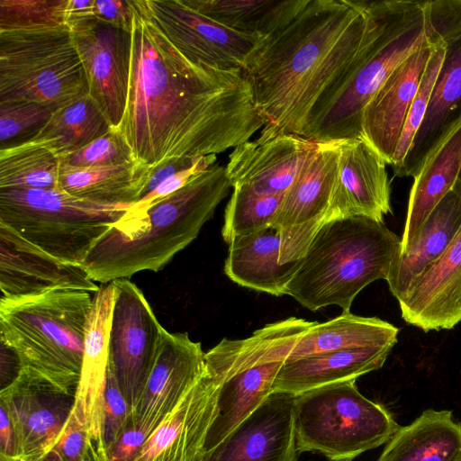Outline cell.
I'll return each mask as SVG.
<instances>
[{"label":"cell","instance_id":"obj_1","mask_svg":"<svg viewBox=\"0 0 461 461\" xmlns=\"http://www.w3.org/2000/svg\"><path fill=\"white\" fill-rule=\"evenodd\" d=\"M127 104L118 129L149 167L175 158L216 155L249 140L265 121L242 70L184 56L134 0Z\"/></svg>","mask_w":461,"mask_h":461},{"label":"cell","instance_id":"obj_2","mask_svg":"<svg viewBox=\"0 0 461 461\" xmlns=\"http://www.w3.org/2000/svg\"><path fill=\"white\" fill-rule=\"evenodd\" d=\"M366 24L362 0H310L262 39L242 73L265 126L306 136L314 107L355 57Z\"/></svg>","mask_w":461,"mask_h":461},{"label":"cell","instance_id":"obj_3","mask_svg":"<svg viewBox=\"0 0 461 461\" xmlns=\"http://www.w3.org/2000/svg\"><path fill=\"white\" fill-rule=\"evenodd\" d=\"M231 187L225 167L212 165L144 213L112 225L82 267L91 280L104 285L161 270L196 239Z\"/></svg>","mask_w":461,"mask_h":461},{"label":"cell","instance_id":"obj_4","mask_svg":"<svg viewBox=\"0 0 461 461\" xmlns=\"http://www.w3.org/2000/svg\"><path fill=\"white\" fill-rule=\"evenodd\" d=\"M362 3L366 24L360 47L311 115L305 137L315 142L364 140L365 107L393 70L427 39L426 1Z\"/></svg>","mask_w":461,"mask_h":461},{"label":"cell","instance_id":"obj_5","mask_svg":"<svg viewBox=\"0 0 461 461\" xmlns=\"http://www.w3.org/2000/svg\"><path fill=\"white\" fill-rule=\"evenodd\" d=\"M401 249V239L384 222L360 216L328 221L299 259L285 294L313 312L337 305L350 312L366 286L386 281Z\"/></svg>","mask_w":461,"mask_h":461},{"label":"cell","instance_id":"obj_6","mask_svg":"<svg viewBox=\"0 0 461 461\" xmlns=\"http://www.w3.org/2000/svg\"><path fill=\"white\" fill-rule=\"evenodd\" d=\"M92 297L89 292L78 290L1 296V341L16 353L21 368L76 393Z\"/></svg>","mask_w":461,"mask_h":461},{"label":"cell","instance_id":"obj_7","mask_svg":"<svg viewBox=\"0 0 461 461\" xmlns=\"http://www.w3.org/2000/svg\"><path fill=\"white\" fill-rule=\"evenodd\" d=\"M316 322L289 317L268 323L245 339H222L204 354L205 367L220 387L216 416L203 454L224 440L268 398L280 368Z\"/></svg>","mask_w":461,"mask_h":461},{"label":"cell","instance_id":"obj_8","mask_svg":"<svg viewBox=\"0 0 461 461\" xmlns=\"http://www.w3.org/2000/svg\"><path fill=\"white\" fill-rule=\"evenodd\" d=\"M132 204L83 199L59 189L0 190V224L67 263L80 265Z\"/></svg>","mask_w":461,"mask_h":461},{"label":"cell","instance_id":"obj_9","mask_svg":"<svg viewBox=\"0 0 461 461\" xmlns=\"http://www.w3.org/2000/svg\"><path fill=\"white\" fill-rule=\"evenodd\" d=\"M293 415L298 455L319 451L330 461H352L387 443L401 427L384 405L359 392L355 379L295 395Z\"/></svg>","mask_w":461,"mask_h":461},{"label":"cell","instance_id":"obj_10","mask_svg":"<svg viewBox=\"0 0 461 461\" xmlns=\"http://www.w3.org/2000/svg\"><path fill=\"white\" fill-rule=\"evenodd\" d=\"M88 93L71 32H0V103L27 101L51 111Z\"/></svg>","mask_w":461,"mask_h":461},{"label":"cell","instance_id":"obj_11","mask_svg":"<svg viewBox=\"0 0 461 461\" xmlns=\"http://www.w3.org/2000/svg\"><path fill=\"white\" fill-rule=\"evenodd\" d=\"M428 30L444 47V57L428 110L401 167L399 177H414L429 156L461 124V0L426 1Z\"/></svg>","mask_w":461,"mask_h":461},{"label":"cell","instance_id":"obj_12","mask_svg":"<svg viewBox=\"0 0 461 461\" xmlns=\"http://www.w3.org/2000/svg\"><path fill=\"white\" fill-rule=\"evenodd\" d=\"M112 283L114 302L108 363L131 412L154 366L163 327L143 292L129 278Z\"/></svg>","mask_w":461,"mask_h":461},{"label":"cell","instance_id":"obj_13","mask_svg":"<svg viewBox=\"0 0 461 461\" xmlns=\"http://www.w3.org/2000/svg\"><path fill=\"white\" fill-rule=\"evenodd\" d=\"M339 140L317 142L285 193L271 226L280 235L279 262L301 259L326 222L338 172Z\"/></svg>","mask_w":461,"mask_h":461},{"label":"cell","instance_id":"obj_14","mask_svg":"<svg viewBox=\"0 0 461 461\" xmlns=\"http://www.w3.org/2000/svg\"><path fill=\"white\" fill-rule=\"evenodd\" d=\"M159 31L190 60L220 70H242L265 36L237 32L181 0H141Z\"/></svg>","mask_w":461,"mask_h":461},{"label":"cell","instance_id":"obj_15","mask_svg":"<svg viewBox=\"0 0 461 461\" xmlns=\"http://www.w3.org/2000/svg\"><path fill=\"white\" fill-rule=\"evenodd\" d=\"M76 393L24 368L0 390V404L14 429L19 461H39L56 446L72 414Z\"/></svg>","mask_w":461,"mask_h":461},{"label":"cell","instance_id":"obj_16","mask_svg":"<svg viewBox=\"0 0 461 461\" xmlns=\"http://www.w3.org/2000/svg\"><path fill=\"white\" fill-rule=\"evenodd\" d=\"M82 60L88 94L113 128L124 115L131 68V32L95 19L71 32Z\"/></svg>","mask_w":461,"mask_h":461},{"label":"cell","instance_id":"obj_17","mask_svg":"<svg viewBox=\"0 0 461 461\" xmlns=\"http://www.w3.org/2000/svg\"><path fill=\"white\" fill-rule=\"evenodd\" d=\"M317 142L264 126L259 136L235 147L225 167L233 187L258 194H285Z\"/></svg>","mask_w":461,"mask_h":461},{"label":"cell","instance_id":"obj_18","mask_svg":"<svg viewBox=\"0 0 461 461\" xmlns=\"http://www.w3.org/2000/svg\"><path fill=\"white\" fill-rule=\"evenodd\" d=\"M200 342L186 332L161 330L157 357L143 393L129 420L149 436L167 418L204 370Z\"/></svg>","mask_w":461,"mask_h":461},{"label":"cell","instance_id":"obj_19","mask_svg":"<svg viewBox=\"0 0 461 461\" xmlns=\"http://www.w3.org/2000/svg\"><path fill=\"white\" fill-rule=\"evenodd\" d=\"M385 165L365 140H339L337 178L326 222L355 216L384 222L392 212Z\"/></svg>","mask_w":461,"mask_h":461},{"label":"cell","instance_id":"obj_20","mask_svg":"<svg viewBox=\"0 0 461 461\" xmlns=\"http://www.w3.org/2000/svg\"><path fill=\"white\" fill-rule=\"evenodd\" d=\"M220 384L206 369L150 433L134 461H201L216 416Z\"/></svg>","mask_w":461,"mask_h":461},{"label":"cell","instance_id":"obj_21","mask_svg":"<svg viewBox=\"0 0 461 461\" xmlns=\"http://www.w3.org/2000/svg\"><path fill=\"white\" fill-rule=\"evenodd\" d=\"M100 285L80 265L63 262L0 224L2 297H23L52 290L95 293Z\"/></svg>","mask_w":461,"mask_h":461},{"label":"cell","instance_id":"obj_22","mask_svg":"<svg viewBox=\"0 0 461 461\" xmlns=\"http://www.w3.org/2000/svg\"><path fill=\"white\" fill-rule=\"evenodd\" d=\"M435 47V40L427 32L422 45L393 70L363 112L364 140L391 166Z\"/></svg>","mask_w":461,"mask_h":461},{"label":"cell","instance_id":"obj_23","mask_svg":"<svg viewBox=\"0 0 461 461\" xmlns=\"http://www.w3.org/2000/svg\"><path fill=\"white\" fill-rule=\"evenodd\" d=\"M294 400L292 394L272 393L201 461H296Z\"/></svg>","mask_w":461,"mask_h":461},{"label":"cell","instance_id":"obj_24","mask_svg":"<svg viewBox=\"0 0 461 461\" xmlns=\"http://www.w3.org/2000/svg\"><path fill=\"white\" fill-rule=\"evenodd\" d=\"M398 303L402 318L426 332L461 322V225L441 257Z\"/></svg>","mask_w":461,"mask_h":461},{"label":"cell","instance_id":"obj_25","mask_svg":"<svg viewBox=\"0 0 461 461\" xmlns=\"http://www.w3.org/2000/svg\"><path fill=\"white\" fill-rule=\"evenodd\" d=\"M114 302L113 284L100 285L94 293L84 341L80 381L76 398L85 406L93 443L99 455L103 401L109 362V331Z\"/></svg>","mask_w":461,"mask_h":461},{"label":"cell","instance_id":"obj_26","mask_svg":"<svg viewBox=\"0 0 461 461\" xmlns=\"http://www.w3.org/2000/svg\"><path fill=\"white\" fill-rule=\"evenodd\" d=\"M392 347L337 350L286 360L280 368L273 393L294 396L327 384L357 380L380 369Z\"/></svg>","mask_w":461,"mask_h":461},{"label":"cell","instance_id":"obj_27","mask_svg":"<svg viewBox=\"0 0 461 461\" xmlns=\"http://www.w3.org/2000/svg\"><path fill=\"white\" fill-rule=\"evenodd\" d=\"M229 245L224 273L231 281L275 296L285 294L299 267V259L285 264L279 262L281 240L276 228L269 226L236 237Z\"/></svg>","mask_w":461,"mask_h":461},{"label":"cell","instance_id":"obj_28","mask_svg":"<svg viewBox=\"0 0 461 461\" xmlns=\"http://www.w3.org/2000/svg\"><path fill=\"white\" fill-rule=\"evenodd\" d=\"M461 225V199L451 190L428 217L409 249L394 261L386 282L399 301L444 253Z\"/></svg>","mask_w":461,"mask_h":461},{"label":"cell","instance_id":"obj_29","mask_svg":"<svg viewBox=\"0 0 461 461\" xmlns=\"http://www.w3.org/2000/svg\"><path fill=\"white\" fill-rule=\"evenodd\" d=\"M460 167L461 124L429 156L413 177L401 238V254L409 249L429 214L452 190Z\"/></svg>","mask_w":461,"mask_h":461},{"label":"cell","instance_id":"obj_30","mask_svg":"<svg viewBox=\"0 0 461 461\" xmlns=\"http://www.w3.org/2000/svg\"><path fill=\"white\" fill-rule=\"evenodd\" d=\"M461 458V423L448 410L428 409L400 427L377 461H457Z\"/></svg>","mask_w":461,"mask_h":461},{"label":"cell","instance_id":"obj_31","mask_svg":"<svg viewBox=\"0 0 461 461\" xmlns=\"http://www.w3.org/2000/svg\"><path fill=\"white\" fill-rule=\"evenodd\" d=\"M151 168L137 160L90 167L60 162L59 187L83 199L133 204L142 197Z\"/></svg>","mask_w":461,"mask_h":461},{"label":"cell","instance_id":"obj_32","mask_svg":"<svg viewBox=\"0 0 461 461\" xmlns=\"http://www.w3.org/2000/svg\"><path fill=\"white\" fill-rule=\"evenodd\" d=\"M398 333L396 326L377 317L343 312L326 322H316L312 326L286 360L344 349L393 348L398 340Z\"/></svg>","mask_w":461,"mask_h":461},{"label":"cell","instance_id":"obj_33","mask_svg":"<svg viewBox=\"0 0 461 461\" xmlns=\"http://www.w3.org/2000/svg\"><path fill=\"white\" fill-rule=\"evenodd\" d=\"M237 32L267 36L290 23L310 0H181Z\"/></svg>","mask_w":461,"mask_h":461},{"label":"cell","instance_id":"obj_34","mask_svg":"<svg viewBox=\"0 0 461 461\" xmlns=\"http://www.w3.org/2000/svg\"><path fill=\"white\" fill-rule=\"evenodd\" d=\"M112 128L97 103L86 93L55 110L32 139L60 158L82 149Z\"/></svg>","mask_w":461,"mask_h":461},{"label":"cell","instance_id":"obj_35","mask_svg":"<svg viewBox=\"0 0 461 461\" xmlns=\"http://www.w3.org/2000/svg\"><path fill=\"white\" fill-rule=\"evenodd\" d=\"M59 158L32 139L0 148V190L59 188Z\"/></svg>","mask_w":461,"mask_h":461},{"label":"cell","instance_id":"obj_36","mask_svg":"<svg viewBox=\"0 0 461 461\" xmlns=\"http://www.w3.org/2000/svg\"><path fill=\"white\" fill-rule=\"evenodd\" d=\"M284 194L263 195L246 187H233L224 211L221 236L225 242L271 226Z\"/></svg>","mask_w":461,"mask_h":461},{"label":"cell","instance_id":"obj_37","mask_svg":"<svg viewBox=\"0 0 461 461\" xmlns=\"http://www.w3.org/2000/svg\"><path fill=\"white\" fill-rule=\"evenodd\" d=\"M67 5L68 0H0V32L65 27Z\"/></svg>","mask_w":461,"mask_h":461},{"label":"cell","instance_id":"obj_38","mask_svg":"<svg viewBox=\"0 0 461 461\" xmlns=\"http://www.w3.org/2000/svg\"><path fill=\"white\" fill-rule=\"evenodd\" d=\"M53 111L32 102L0 103V148L33 138L50 120Z\"/></svg>","mask_w":461,"mask_h":461},{"label":"cell","instance_id":"obj_39","mask_svg":"<svg viewBox=\"0 0 461 461\" xmlns=\"http://www.w3.org/2000/svg\"><path fill=\"white\" fill-rule=\"evenodd\" d=\"M427 32L435 40L436 47L428 62L419 90L405 120L402 133L392 165L393 171L401 167L421 125L428 110L433 85L444 57V47L441 41L430 32L428 28Z\"/></svg>","mask_w":461,"mask_h":461},{"label":"cell","instance_id":"obj_40","mask_svg":"<svg viewBox=\"0 0 461 461\" xmlns=\"http://www.w3.org/2000/svg\"><path fill=\"white\" fill-rule=\"evenodd\" d=\"M84 408V404L76 399L61 438L39 461H101L90 435Z\"/></svg>","mask_w":461,"mask_h":461},{"label":"cell","instance_id":"obj_41","mask_svg":"<svg viewBox=\"0 0 461 461\" xmlns=\"http://www.w3.org/2000/svg\"><path fill=\"white\" fill-rule=\"evenodd\" d=\"M76 167H90L135 161L132 151L118 128H112L74 153L59 158Z\"/></svg>","mask_w":461,"mask_h":461},{"label":"cell","instance_id":"obj_42","mask_svg":"<svg viewBox=\"0 0 461 461\" xmlns=\"http://www.w3.org/2000/svg\"><path fill=\"white\" fill-rule=\"evenodd\" d=\"M130 413L128 402L108 363L103 401L102 438L99 450L101 461L105 450L127 427Z\"/></svg>","mask_w":461,"mask_h":461},{"label":"cell","instance_id":"obj_43","mask_svg":"<svg viewBox=\"0 0 461 461\" xmlns=\"http://www.w3.org/2000/svg\"><path fill=\"white\" fill-rule=\"evenodd\" d=\"M216 155L203 156L192 167L179 171L159 184L154 190L133 203L124 217H134L144 213L152 204L170 195L184 186L192 177L214 165Z\"/></svg>","mask_w":461,"mask_h":461},{"label":"cell","instance_id":"obj_44","mask_svg":"<svg viewBox=\"0 0 461 461\" xmlns=\"http://www.w3.org/2000/svg\"><path fill=\"white\" fill-rule=\"evenodd\" d=\"M148 438L129 420L127 427L105 450L102 461H134Z\"/></svg>","mask_w":461,"mask_h":461},{"label":"cell","instance_id":"obj_45","mask_svg":"<svg viewBox=\"0 0 461 461\" xmlns=\"http://www.w3.org/2000/svg\"><path fill=\"white\" fill-rule=\"evenodd\" d=\"M94 12L95 18L131 32L134 18V0H95Z\"/></svg>","mask_w":461,"mask_h":461},{"label":"cell","instance_id":"obj_46","mask_svg":"<svg viewBox=\"0 0 461 461\" xmlns=\"http://www.w3.org/2000/svg\"><path fill=\"white\" fill-rule=\"evenodd\" d=\"M202 157L169 158L152 167L142 197L169 176L192 167Z\"/></svg>","mask_w":461,"mask_h":461},{"label":"cell","instance_id":"obj_47","mask_svg":"<svg viewBox=\"0 0 461 461\" xmlns=\"http://www.w3.org/2000/svg\"><path fill=\"white\" fill-rule=\"evenodd\" d=\"M0 461H19L14 429L5 408L0 404Z\"/></svg>","mask_w":461,"mask_h":461},{"label":"cell","instance_id":"obj_48","mask_svg":"<svg viewBox=\"0 0 461 461\" xmlns=\"http://www.w3.org/2000/svg\"><path fill=\"white\" fill-rule=\"evenodd\" d=\"M95 0H68L66 26L72 32L94 21Z\"/></svg>","mask_w":461,"mask_h":461},{"label":"cell","instance_id":"obj_49","mask_svg":"<svg viewBox=\"0 0 461 461\" xmlns=\"http://www.w3.org/2000/svg\"><path fill=\"white\" fill-rule=\"evenodd\" d=\"M452 191L461 199V167Z\"/></svg>","mask_w":461,"mask_h":461},{"label":"cell","instance_id":"obj_50","mask_svg":"<svg viewBox=\"0 0 461 461\" xmlns=\"http://www.w3.org/2000/svg\"><path fill=\"white\" fill-rule=\"evenodd\" d=\"M457 461H461V458H460V459H458Z\"/></svg>","mask_w":461,"mask_h":461}]
</instances>
